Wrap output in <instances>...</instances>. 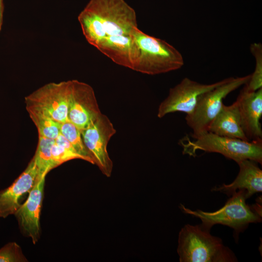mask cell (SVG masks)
Segmentation results:
<instances>
[{"instance_id":"obj_1","label":"cell","mask_w":262,"mask_h":262,"mask_svg":"<svg viewBox=\"0 0 262 262\" xmlns=\"http://www.w3.org/2000/svg\"><path fill=\"white\" fill-rule=\"evenodd\" d=\"M78 19L87 41L95 48L105 37L130 34L137 27L135 12L124 0H90Z\"/></svg>"},{"instance_id":"obj_2","label":"cell","mask_w":262,"mask_h":262,"mask_svg":"<svg viewBox=\"0 0 262 262\" xmlns=\"http://www.w3.org/2000/svg\"><path fill=\"white\" fill-rule=\"evenodd\" d=\"M180 262H234L233 252L222 240L200 225H185L179 234L177 249Z\"/></svg>"},{"instance_id":"obj_3","label":"cell","mask_w":262,"mask_h":262,"mask_svg":"<svg viewBox=\"0 0 262 262\" xmlns=\"http://www.w3.org/2000/svg\"><path fill=\"white\" fill-rule=\"evenodd\" d=\"M131 34L139 49L133 70L154 75L176 70L183 66L181 53L166 41L149 35L138 27L133 28Z\"/></svg>"},{"instance_id":"obj_4","label":"cell","mask_w":262,"mask_h":262,"mask_svg":"<svg viewBox=\"0 0 262 262\" xmlns=\"http://www.w3.org/2000/svg\"><path fill=\"white\" fill-rule=\"evenodd\" d=\"M194 139L191 140L186 137L180 141L183 154L195 156L197 151L201 150L221 154L237 163L245 159L262 163V139L245 141L209 131Z\"/></svg>"},{"instance_id":"obj_5","label":"cell","mask_w":262,"mask_h":262,"mask_svg":"<svg viewBox=\"0 0 262 262\" xmlns=\"http://www.w3.org/2000/svg\"><path fill=\"white\" fill-rule=\"evenodd\" d=\"M246 191L240 190L231 195L223 207L213 212L193 211L183 205L181 209L185 213L199 218L202 221L200 226L207 230L210 231L213 225L221 224L234 229L237 235L250 223L262 220L260 207L249 206L246 203Z\"/></svg>"},{"instance_id":"obj_6","label":"cell","mask_w":262,"mask_h":262,"mask_svg":"<svg viewBox=\"0 0 262 262\" xmlns=\"http://www.w3.org/2000/svg\"><path fill=\"white\" fill-rule=\"evenodd\" d=\"M250 77L251 75L227 78L223 83L199 97L193 112L185 117L186 124L192 130L193 138L208 132L210 125L222 107L223 99L246 84Z\"/></svg>"},{"instance_id":"obj_7","label":"cell","mask_w":262,"mask_h":262,"mask_svg":"<svg viewBox=\"0 0 262 262\" xmlns=\"http://www.w3.org/2000/svg\"><path fill=\"white\" fill-rule=\"evenodd\" d=\"M71 87L72 80L46 84L25 98L26 108L41 110L61 123L68 121Z\"/></svg>"},{"instance_id":"obj_8","label":"cell","mask_w":262,"mask_h":262,"mask_svg":"<svg viewBox=\"0 0 262 262\" xmlns=\"http://www.w3.org/2000/svg\"><path fill=\"white\" fill-rule=\"evenodd\" d=\"M84 144L94 161L107 177L111 176L113 162L109 157L107 145L116 131L108 117L101 113L84 130L81 131Z\"/></svg>"},{"instance_id":"obj_9","label":"cell","mask_w":262,"mask_h":262,"mask_svg":"<svg viewBox=\"0 0 262 262\" xmlns=\"http://www.w3.org/2000/svg\"><path fill=\"white\" fill-rule=\"evenodd\" d=\"M226 79L211 84H203L184 78L169 90L167 97L160 103L157 113L159 118L174 112L191 114L199 97L223 83Z\"/></svg>"},{"instance_id":"obj_10","label":"cell","mask_w":262,"mask_h":262,"mask_svg":"<svg viewBox=\"0 0 262 262\" xmlns=\"http://www.w3.org/2000/svg\"><path fill=\"white\" fill-rule=\"evenodd\" d=\"M93 88L77 80H72L67 118L81 131L101 114Z\"/></svg>"},{"instance_id":"obj_11","label":"cell","mask_w":262,"mask_h":262,"mask_svg":"<svg viewBox=\"0 0 262 262\" xmlns=\"http://www.w3.org/2000/svg\"><path fill=\"white\" fill-rule=\"evenodd\" d=\"M46 176L33 187L26 201L21 204L14 215L22 233L35 244L40 237V217Z\"/></svg>"},{"instance_id":"obj_12","label":"cell","mask_w":262,"mask_h":262,"mask_svg":"<svg viewBox=\"0 0 262 262\" xmlns=\"http://www.w3.org/2000/svg\"><path fill=\"white\" fill-rule=\"evenodd\" d=\"M38 170L33 158L25 170L8 187L0 191V217L14 214L21 205L22 196L38 181Z\"/></svg>"},{"instance_id":"obj_13","label":"cell","mask_w":262,"mask_h":262,"mask_svg":"<svg viewBox=\"0 0 262 262\" xmlns=\"http://www.w3.org/2000/svg\"><path fill=\"white\" fill-rule=\"evenodd\" d=\"M243 130L249 141L262 139V88L249 92L244 87L236 100Z\"/></svg>"},{"instance_id":"obj_14","label":"cell","mask_w":262,"mask_h":262,"mask_svg":"<svg viewBox=\"0 0 262 262\" xmlns=\"http://www.w3.org/2000/svg\"><path fill=\"white\" fill-rule=\"evenodd\" d=\"M96 48L115 63L132 70L139 53L138 46L131 34L105 37Z\"/></svg>"},{"instance_id":"obj_15","label":"cell","mask_w":262,"mask_h":262,"mask_svg":"<svg viewBox=\"0 0 262 262\" xmlns=\"http://www.w3.org/2000/svg\"><path fill=\"white\" fill-rule=\"evenodd\" d=\"M258 163L253 160L245 159L239 161V173L235 180L229 184L223 185L213 189L228 196L231 195L237 190H243L246 192L247 198L255 193L262 190V171Z\"/></svg>"},{"instance_id":"obj_16","label":"cell","mask_w":262,"mask_h":262,"mask_svg":"<svg viewBox=\"0 0 262 262\" xmlns=\"http://www.w3.org/2000/svg\"><path fill=\"white\" fill-rule=\"evenodd\" d=\"M208 131L221 136L249 141L241 126L236 101L229 106L223 104L210 125Z\"/></svg>"},{"instance_id":"obj_17","label":"cell","mask_w":262,"mask_h":262,"mask_svg":"<svg viewBox=\"0 0 262 262\" xmlns=\"http://www.w3.org/2000/svg\"><path fill=\"white\" fill-rule=\"evenodd\" d=\"M29 116L36 127L39 135L55 140L60 133L61 123L53 119L43 111L26 108Z\"/></svg>"},{"instance_id":"obj_18","label":"cell","mask_w":262,"mask_h":262,"mask_svg":"<svg viewBox=\"0 0 262 262\" xmlns=\"http://www.w3.org/2000/svg\"><path fill=\"white\" fill-rule=\"evenodd\" d=\"M38 143L33 159L38 170V180L52 168L51 148L54 140L38 135Z\"/></svg>"},{"instance_id":"obj_19","label":"cell","mask_w":262,"mask_h":262,"mask_svg":"<svg viewBox=\"0 0 262 262\" xmlns=\"http://www.w3.org/2000/svg\"><path fill=\"white\" fill-rule=\"evenodd\" d=\"M61 133L70 143L77 152L86 161L95 164L94 158L85 146L81 131L69 121L62 123L60 127Z\"/></svg>"},{"instance_id":"obj_20","label":"cell","mask_w":262,"mask_h":262,"mask_svg":"<svg viewBox=\"0 0 262 262\" xmlns=\"http://www.w3.org/2000/svg\"><path fill=\"white\" fill-rule=\"evenodd\" d=\"M250 50L256 61L255 68L251 75L248 82L244 88L249 92H253L262 88V46L260 43L251 45Z\"/></svg>"},{"instance_id":"obj_21","label":"cell","mask_w":262,"mask_h":262,"mask_svg":"<svg viewBox=\"0 0 262 262\" xmlns=\"http://www.w3.org/2000/svg\"><path fill=\"white\" fill-rule=\"evenodd\" d=\"M20 246L15 242H9L0 249V262H26Z\"/></svg>"},{"instance_id":"obj_22","label":"cell","mask_w":262,"mask_h":262,"mask_svg":"<svg viewBox=\"0 0 262 262\" xmlns=\"http://www.w3.org/2000/svg\"><path fill=\"white\" fill-rule=\"evenodd\" d=\"M52 168L72 159L83 160L78 153L66 148L54 142L51 148Z\"/></svg>"},{"instance_id":"obj_23","label":"cell","mask_w":262,"mask_h":262,"mask_svg":"<svg viewBox=\"0 0 262 262\" xmlns=\"http://www.w3.org/2000/svg\"><path fill=\"white\" fill-rule=\"evenodd\" d=\"M3 8V0H0V30L2 24Z\"/></svg>"}]
</instances>
